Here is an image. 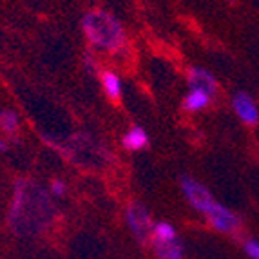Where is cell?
Returning a JSON list of instances; mask_svg holds the SVG:
<instances>
[{
  "label": "cell",
  "instance_id": "5bb4252c",
  "mask_svg": "<svg viewBox=\"0 0 259 259\" xmlns=\"http://www.w3.org/2000/svg\"><path fill=\"white\" fill-rule=\"evenodd\" d=\"M49 192L51 196H56V198H62V196L67 192V187H65V182L62 180H53L51 182V187H49Z\"/></svg>",
  "mask_w": 259,
  "mask_h": 259
},
{
  "label": "cell",
  "instance_id": "7a4b0ae2",
  "mask_svg": "<svg viewBox=\"0 0 259 259\" xmlns=\"http://www.w3.org/2000/svg\"><path fill=\"white\" fill-rule=\"evenodd\" d=\"M82 29L87 42L102 53H118L125 48V29L116 17L104 9L87 11L82 18Z\"/></svg>",
  "mask_w": 259,
  "mask_h": 259
},
{
  "label": "cell",
  "instance_id": "5b68a950",
  "mask_svg": "<svg viewBox=\"0 0 259 259\" xmlns=\"http://www.w3.org/2000/svg\"><path fill=\"white\" fill-rule=\"evenodd\" d=\"M180 187H182V192L187 201H189L190 207L194 208V210L201 212V214H205L212 205L216 203V199L212 198L210 190L205 185H201L194 178L183 176L180 180Z\"/></svg>",
  "mask_w": 259,
  "mask_h": 259
},
{
  "label": "cell",
  "instance_id": "52a82bcc",
  "mask_svg": "<svg viewBox=\"0 0 259 259\" xmlns=\"http://www.w3.org/2000/svg\"><path fill=\"white\" fill-rule=\"evenodd\" d=\"M187 83H189V89H201V91L208 93L210 96H214L218 93L216 76L210 71L201 69V67H192L187 73Z\"/></svg>",
  "mask_w": 259,
  "mask_h": 259
},
{
  "label": "cell",
  "instance_id": "3957f363",
  "mask_svg": "<svg viewBox=\"0 0 259 259\" xmlns=\"http://www.w3.org/2000/svg\"><path fill=\"white\" fill-rule=\"evenodd\" d=\"M125 220L127 225H129V230L133 232V236L138 239L140 243L151 241V234H152V218L149 208L145 207L140 201H131L127 205L125 210Z\"/></svg>",
  "mask_w": 259,
  "mask_h": 259
},
{
  "label": "cell",
  "instance_id": "9c48e42d",
  "mask_svg": "<svg viewBox=\"0 0 259 259\" xmlns=\"http://www.w3.org/2000/svg\"><path fill=\"white\" fill-rule=\"evenodd\" d=\"M212 98H214V96L201 91V89H189V93H187L185 98H183V109L189 112H199L210 105Z\"/></svg>",
  "mask_w": 259,
  "mask_h": 259
},
{
  "label": "cell",
  "instance_id": "ba28073f",
  "mask_svg": "<svg viewBox=\"0 0 259 259\" xmlns=\"http://www.w3.org/2000/svg\"><path fill=\"white\" fill-rule=\"evenodd\" d=\"M152 250L158 259H183L185 248L180 239L174 241H151Z\"/></svg>",
  "mask_w": 259,
  "mask_h": 259
},
{
  "label": "cell",
  "instance_id": "277c9868",
  "mask_svg": "<svg viewBox=\"0 0 259 259\" xmlns=\"http://www.w3.org/2000/svg\"><path fill=\"white\" fill-rule=\"evenodd\" d=\"M205 218H207L208 225H210L212 229H216L218 232H221V234L234 236V234L241 232V229H243L241 218L234 210H230L229 207L221 205L220 201H216V203L205 212Z\"/></svg>",
  "mask_w": 259,
  "mask_h": 259
},
{
  "label": "cell",
  "instance_id": "8992f818",
  "mask_svg": "<svg viewBox=\"0 0 259 259\" xmlns=\"http://www.w3.org/2000/svg\"><path fill=\"white\" fill-rule=\"evenodd\" d=\"M232 109L245 125L254 127L259 123V107L248 93H236L232 96Z\"/></svg>",
  "mask_w": 259,
  "mask_h": 259
},
{
  "label": "cell",
  "instance_id": "4fadbf2b",
  "mask_svg": "<svg viewBox=\"0 0 259 259\" xmlns=\"http://www.w3.org/2000/svg\"><path fill=\"white\" fill-rule=\"evenodd\" d=\"M20 127L18 114L11 109H0V129L6 134H15Z\"/></svg>",
  "mask_w": 259,
  "mask_h": 259
},
{
  "label": "cell",
  "instance_id": "8fae6325",
  "mask_svg": "<svg viewBox=\"0 0 259 259\" xmlns=\"http://www.w3.org/2000/svg\"><path fill=\"white\" fill-rule=\"evenodd\" d=\"M102 85H104L105 95L109 96L111 100H120L121 96V89H123V83H121V78L118 76L114 71H104L102 73Z\"/></svg>",
  "mask_w": 259,
  "mask_h": 259
},
{
  "label": "cell",
  "instance_id": "9a60e30c",
  "mask_svg": "<svg viewBox=\"0 0 259 259\" xmlns=\"http://www.w3.org/2000/svg\"><path fill=\"white\" fill-rule=\"evenodd\" d=\"M245 252L248 257L252 259H259V241H255V239H248V241H245Z\"/></svg>",
  "mask_w": 259,
  "mask_h": 259
},
{
  "label": "cell",
  "instance_id": "30bf717a",
  "mask_svg": "<svg viewBox=\"0 0 259 259\" xmlns=\"http://www.w3.org/2000/svg\"><path fill=\"white\" fill-rule=\"evenodd\" d=\"M121 143H123V147H125L127 151H142V149L147 147V143H149L147 131L138 125L131 127V129L123 134Z\"/></svg>",
  "mask_w": 259,
  "mask_h": 259
},
{
  "label": "cell",
  "instance_id": "e0dca14e",
  "mask_svg": "<svg viewBox=\"0 0 259 259\" xmlns=\"http://www.w3.org/2000/svg\"><path fill=\"white\" fill-rule=\"evenodd\" d=\"M8 147H9L8 142H6V140L0 136V152H6V151H8Z\"/></svg>",
  "mask_w": 259,
  "mask_h": 259
},
{
  "label": "cell",
  "instance_id": "6da1fadb",
  "mask_svg": "<svg viewBox=\"0 0 259 259\" xmlns=\"http://www.w3.org/2000/svg\"><path fill=\"white\" fill-rule=\"evenodd\" d=\"M56 207L46 189L29 180L17 182L9 208V225L18 236H36L53 223Z\"/></svg>",
  "mask_w": 259,
  "mask_h": 259
},
{
  "label": "cell",
  "instance_id": "7c38bea8",
  "mask_svg": "<svg viewBox=\"0 0 259 259\" xmlns=\"http://www.w3.org/2000/svg\"><path fill=\"white\" fill-rule=\"evenodd\" d=\"M174 239H178V234L172 225L167 223V221L154 223L152 234H151V241H174Z\"/></svg>",
  "mask_w": 259,
  "mask_h": 259
},
{
  "label": "cell",
  "instance_id": "2e32d148",
  "mask_svg": "<svg viewBox=\"0 0 259 259\" xmlns=\"http://www.w3.org/2000/svg\"><path fill=\"white\" fill-rule=\"evenodd\" d=\"M83 64H85L87 71H91V73H93V71H96V64H95V60H93V58H91V56H89V55L85 56V60H83Z\"/></svg>",
  "mask_w": 259,
  "mask_h": 259
}]
</instances>
